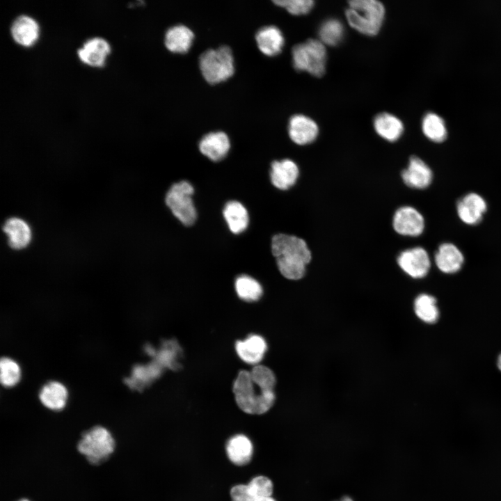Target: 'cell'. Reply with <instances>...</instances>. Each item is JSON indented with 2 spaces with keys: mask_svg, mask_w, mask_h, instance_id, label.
I'll return each instance as SVG.
<instances>
[{
  "mask_svg": "<svg viewBox=\"0 0 501 501\" xmlns=\"http://www.w3.org/2000/svg\"><path fill=\"white\" fill-rule=\"evenodd\" d=\"M404 183L413 189L427 188L432 182L433 173L429 166L420 158L412 156L406 168L401 172Z\"/></svg>",
  "mask_w": 501,
  "mask_h": 501,
  "instance_id": "cell-11",
  "label": "cell"
},
{
  "mask_svg": "<svg viewBox=\"0 0 501 501\" xmlns=\"http://www.w3.org/2000/svg\"><path fill=\"white\" fill-rule=\"evenodd\" d=\"M232 501H257L248 484H237L230 490Z\"/></svg>",
  "mask_w": 501,
  "mask_h": 501,
  "instance_id": "cell-34",
  "label": "cell"
},
{
  "mask_svg": "<svg viewBox=\"0 0 501 501\" xmlns=\"http://www.w3.org/2000/svg\"><path fill=\"white\" fill-rule=\"evenodd\" d=\"M348 3L345 15L349 26L363 35H376L385 18L383 4L377 0H351Z\"/></svg>",
  "mask_w": 501,
  "mask_h": 501,
  "instance_id": "cell-2",
  "label": "cell"
},
{
  "mask_svg": "<svg viewBox=\"0 0 501 501\" xmlns=\"http://www.w3.org/2000/svg\"><path fill=\"white\" fill-rule=\"evenodd\" d=\"M229 460L237 466H244L250 462L253 453L251 440L245 435L237 434L231 437L225 446Z\"/></svg>",
  "mask_w": 501,
  "mask_h": 501,
  "instance_id": "cell-20",
  "label": "cell"
},
{
  "mask_svg": "<svg viewBox=\"0 0 501 501\" xmlns=\"http://www.w3.org/2000/svg\"><path fill=\"white\" fill-rule=\"evenodd\" d=\"M434 260L436 267L440 271L454 273L461 269L464 262V256L456 246L446 242L438 246Z\"/></svg>",
  "mask_w": 501,
  "mask_h": 501,
  "instance_id": "cell-15",
  "label": "cell"
},
{
  "mask_svg": "<svg viewBox=\"0 0 501 501\" xmlns=\"http://www.w3.org/2000/svg\"><path fill=\"white\" fill-rule=\"evenodd\" d=\"M273 3L295 15L308 13L315 5L312 0H276Z\"/></svg>",
  "mask_w": 501,
  "mask_h": 501,
  "instance_id": "cell-33",
  "label": "cell"
},
{
  "mask_svg": "<svg viewBox=\"0 0 501 501\" xmlns=\"http://www.w3.org/2000/svg\"><path fill=\"white\" fill-rule=\"evenodd\" d=\"M10 33L13 40L24 47L32 45L37 40L39 27L32 17L22 15L17 17L12 22Z\"/></svg>",
  "mask_w": 501,
  "mask_h": 501,
  "instance_id": "cell-18",
  "label": "cell"
},
{
  "mask_svg": "<svg viewBox=\"0 0 501 501\" xmlns=\"http://www.w3.org/2000/svg\"><path fill=\"white\" fill-rule=\"evenodd\" d=\"M193 187L186 181H181L171 186L166 196V203L173 215L185 225L195 222L197 214L191 196Z\"/></svg>",
  "mask_w": 501,
  "mask_h": 501,
  "instance_id": "cell-7",
  "label": "cell"
},
{
  "mask_svg": "<svg viewBox=\"0 0 501 501\" xmlns=\"http://www.w3.org/2000/svg\"><path fill=\"white\" fill-rule=\"evenodd\" d=\"M250 372H239L234 382L235 400L244 412L260 415L267 412L275 401L273 391L257 390Z\"/></svg>",
  "mask_w": 501,
  "mask_h": 501,
  "instance_id": "cell-3",
  "label": "cell"
},
{
  "mask_svg": "<svg viewBox=\"0 0 501 501\" xmlns=\"http://www.w3.org/2000/svg\"><path fill=\"white\" fill-rule=\"evenodd\" d=\"M193 38L194 33L190 28L183 24H177L166 31L164 44L170 51L184 54L189 50Z\"/></svg>",
  "mask_w": 501,
  "mask_h": 501,
  "instance_id": "cell-19",
  "label": "cell"
},
{
  "mask_svg": "<svg viewBox=\"0 0 501 501\" xmlns=\"http://www.w3.org/2000/svg\"><path fill=\"white\" fill-rule=\"evenodd\" d=\"M265 340L259 335H253L235 344L236 351L240 358L248 364H257L267 351Z\"/></svg>",
  "mask_w": 501,
  "mask_h": 501,
  "instance_id": "cell-22",
  "label": "cell"
},
{
  "mask_svg": "<svg viewBox=\"0 0 501 501\" xmlns=\"http://www.w3.org/2000/svg\"><path fill=\"white\" fill-rule=\"evenodd\" d=\"M77 448L90 463L97 465L111 456L116 448V441L106 428L95 426L82 435Z\"/></svg>",
  "mask_w": 501,
  "mask_h": 501,
  "instance_id": "cell-5",
  "label": "cell"
},
{
  "mask_svg": "<svg viewBox=\"0 0 501 501\" xmlns=\"http://www.w3.org/2000/svg\"><path fill=\"white\" fill-rule=\"evenodd\" d=\"M290 139L300 145L312 143L319 134V127L315 120L303 114L292 116L288 123Z\"/></svg>",
  "mask_w": 501,
  "mask_h": 501,
  "instance_id": "cell-10",
  "label": "cell"
},
{
  "mask_svg": "<svg viewBox=\"0 0 501 501\" xmlns=\"http://www.w3.org/2000/svg\"><path fill=\"white\" fill-rule=\"evenodd\" d=\"M292 56L296 70L307 72L315 77L324 74L327 54L326 46L319 40L308 39L294 45Z\"/></svg>",
  "mask_w": 501,
  "mask_h": 501,
  "instance_id": "cell-6",
  "label": "cell"
},
{
  "mask_svg": "<svg viewBox=\"0 0 501 501\" xmlns=\"http://www.w3.org/2000/svg\"><path fill=\"white\" fill-rule=\"evenodd\" d=\"M17 501H30V500H28V499H26V498H22V499H20V500H17Z\"/></svg>",
  "mask_w": 501,
  "mask_h": 501,
  "instance_id": "cell-38",
  "label": "cell"
},
{
  "mask_svg": "<svg viewBox=\"0 0 501 501\" xmlns=\"http://www.w3.org/2000/svg\"><path fill=\"white\" fill-rule=\"evenodd\" d=\"M373 125L377 134L389 142L398 140L404 132L401 120L388 113L377 114L374 118Z\"/></svg>",
  "mask_w": 501,
  "mask_h": 501,
  "instance_id": "cell-21",
  "label": "cell"
},
{
  "mask_svg": "<svg viewBox=\"0 0 501 501\" xmlns=\"http://www.w3.org/2000/svg\"><path fill=\"white\" fill-rule=\"evenodd\" d=\"M3 231L8 237V244L15 249L26 247L31 241V232L28 224L18 218H11L6 221Z\"/></svg>",
  "mask_w": 501,
  "mask_h": 501,
  "instance_id": "cell-23",
  "label": "cell"
},
{
  "mask_svg": "<svg viewBox=\"0 0 501 501\" xmlns=\"http://www.w3.org/2000/svg\"><path fill=\"white\" fill-rule=\"evenodd\" d=\"M257 501H276V500L274 498H273L271 496H270V497H267V498L259 499Z\"/></svg>",
  "mask_w": 501,
  "mask_h": 501,
  "instance_id": "cell-35",
  "label": "cell"
},
{
  "mask_svg": "<svg viewBox=\"0 0 501 501\" xmlns=\"http://www.w3.org/2000/svg\"><path fill=\"white\" fill-rule=\"evenodd\" d=\"M344 28L342 23L336 18L324 21L318 30L319 40L324 45L336 46L342 40Z\"/></svg>",
  "mask_w": 501,
  "mask_h": 501,
  "instance_id": "cell-26",
  "label": "cell"
},
{
  "mask_svg": "<svg viewBox=\"0 0 501 501\" xmlns=\"http://www.w3.org/2000/svg\"><path fill=\"white\" fill-rule=\"evenodd\" d=\"M199 67L204 79L211 84L224 81L234 72V57L226 45L205 51L199 58Z\"/></svg>",
  "mask_w": 501,
  "mask_h": 501,
  "instance_id": "cell-4",
  "label": "cell"
},
{
  "mask_svg": "<svg viewBox=\"0 0 501 501\" xmlns=\"http://www.w3.org/2000/svg\"><path fill=\"white\" fill-rule=\"evenodd\" d=\"M255 40L260 51L269 56L278 55L285 44L282 31L273 25L260 28L255 34Z\"/></svg>",
  "mask_w": 501,
  "mask_h": 501,
  "instance_id": "cell-17",
  "label": "cell"
},
{
  "mask_svg": "<svg viewBox=\"0 0 501 501\" xmlns=\"http://www.w3.org/2000/svg\"><path fill=\"white\" fill-rule=\"evenodd\" d=\"M497 365L499 369L501 371V354L498 356Z\"/></svg>",
  "mask_w": 501,
  "mask_h": 501,
  "instance_id": "cell-37",
  "label": "cell"
},
{
  "mask_svg": "<svg viewBox=\"0 0 501 501\" xmlns=\"http://www.w3.org/2000/svg\"><path fill=\"white\" fill-rule=\"evenodd\" d=\"M487 209L486 200L476 193H469L461 198L456 204L459 218L466 224L479 223Z\"/></svg>",
  "mask_w": 501,
  "mask_h": 501,
  "instance_id": "cell-12",
  "label": "cell"
},
{
  "mask_svg": "<svg viewBox=\"0 0 501 501\" xmlns=\"http://www.w3.org/2000/svg\"><path fill=\"white\" fill-rule=\"evenodd\" d=\"M400 269L413 278H422L431 268V260L427 251L415 246L401 251L397 258Z\"/></svg>",
  "mask_w": 501,
  "mask_h": 501,
  "instance_id": "cell-8",
  "label": "cell"
},
{
  "mask_svg": "<svg viewBox=\"0 0 501 501\" xmlns=\"http://www.w3.org/2000/svg\"><path fill=\"white\" fill-rule=\"evenodd\" d=\"M271 252L280 273L286 278H302L312 259L306 241L301 237L287 234H275L271 240Z\"/></svg>",
  "mask_w": 501,
  "mask_h": 501,
  "instance_id": "cell-1",
  "label": "cell"
},
{
  "mask_svg": "<svg viewBox=\"0 0 501 501\" xmlns=\"http://www.w3.org/2000/svg\"><path fill=\"white\" fill-rule=\"evenodd\" d=\"M392 228L401 235L418 237L424 230V218L415 207L402 206L395 211L392 216Z\"/></svg>",
  "mask_w": 501,
  "mask_h": 501,
  "instance_id": "cell-9",
  "label": "cell"
},
{
  "mask_svg": "<svg viewBox=\"0 0 501 501\" xmlns=\"http://www.w3.org/2000/svg\"><path fill=\"white\" fill-rule=\"evenodd\" d=\"M422 129L424 134L432 141L440 143L447 137L445 121L436 113L430 112L424 116Z\"/></svg>",
  "mask_w": 501,
  "mask_h": 501,
  "instance_id": "cell-28",
  "label": "cell"
},
{
  "mask_svg": "<svg viewBox=\"0 0 501 501\" xmlns=\"http://www.w3.org/2000/svg\"><path fill=\"white\" fill-rule=\"evenodd\" d=\"M109 52V43L99 37L87 40L77 50L79 59L84 63L93 67L102 66Z\"/></svg>",
  "mask_w": 501,
  "mask_h": 501,
  "instance_id": "cell-16",
  "label": "cell"
},
{
  "mask_svg": "<svg viewBox=\"0 0 501 501\" xmlns=\"http://www.w3.org/2000/svg\"><path fill=\"white\" fill-rule=\"evenodd\" d=\"M39 398L46 408L52 411H61L66 405L67 391L62 383L51 381L42 388Z\"/></svg>",
  "mask_w": 501,
  "mask_h": 501,
  "instance_id": "cell-24",
  "label": "cell"
},
{
  "mask_svg": "<svg viewBox=\"0 0 501 501\" xmlns=\"http://www.w3.org/2000/svg\"><path fill=\"white\" fill-rule=\"evenodd\" d=\"M250 372L253 381L257 385L265 390L273 391L276 377L269 368L263 365H257L254 367Z\"/></svg>",
  "mask_w": 501,
  "mask_h": 501,
  "instance_id": "cell-31",
  "label": "cell"
},
{
  "mask_svg": "<svg viewBox=\"0 0 501 501\" xmlns=\"http://www.w3.org/2000/svg\"><path fill=\"white\" fill-rule=\"evenodd\" d=\"M21 378L19 365L11 358L3 357L0 361V381L5 387L15 385Z\"/></svg>",
  "mask_w": 501,
  "mask_h": 501,
  "instance_id": "cell-30",
  "label": "cell"
},
{
  "mask_svg": "<svg viewBox=\"0 0 501 501\" xmlns=\"http://www.w3.org/2000/svg\"><path fill=\"white\" fill-rule=\"evenodd\" d=\"M299 175V169L297 164L289 159L274 161L271 163V182L278 189L287 190L294 186Z\"/></svg>",
  "mask_w": 501,
  "mask_h": 501,
  "instance_id": "cell-13",
  "label": "cell"
},
{
  "mask_svg": "<svg viewBox=\"0 0 501 501\" xmlns=\"http://www.w3.org/2000/svg\"><path fill=\"white\" fill-rule=\"evenodd\" d=\"M230 142L223 132H212L205 134L199 143L200 152L214 161H218L228 154Z\"/></svg>",
  "mask_w": 501,
  "mask_h": 501,
  "instance_id": "cell-14",
  "label": "cell"
},
{
  "mask_svg": "<svg viewBox=\"0 0 501 501\" xmlns=\"http://www.w3.org/2000/svg\"><path fill=\"white\" fill-rule=\"evenodd\" d=\"M223 214L232 233L239 234L246 229L249 221L248 214L241 202L236 200L228 202L224 207Z\"/></svg>",
  "mask_w": 501,
  "mask_h": 501,
  "instance_id": "cell-25",
  "label": "cell"
},
{
  "mask_svg": "<svg viewBox=\"0 0 501 501\" xmlns=\"http://www.w3.org/2000/svg\"><path fill=\"white\" fill-rule=\"evenodd\" d=\"M234 286L238 296L246 301H255L262 294L260 284L248 276H239L235 280Z\"/></svg>",
  "mask_w": 501,
  "mask_h": 501,
  "instance_id": "cell-29",
  "label": "cell"
},
{
  "mask_svg": "<svg viewBox=\"0 0 501 501\" xmlns=\"http://www.w3.org/2000/svg\"><path fill=\"white\" fill-rule=\"evenodd\" d=\"M340 501H353V500L349 496H344Z\"/></svg>",
  "mask_w": 501,
  "mask_h": 501,
  "instance_id": "cell-36",
  "label": "cell"
},
{
  "mask_svg": "<svg viewBox=\"0 0 501 501\" xmlns=\"http://www.w3.org/2000/svg\"><path fill=\"white\" fill-rule=\"evenodd\" d=\"M414 311L417 317L426 323H434L439 317L436 299L427 294H421L416 297Z\"/></svg>",
  "mask_w": 501,
  "mask_h": 501,
  "instance_id": "cell-27",
  "label": "cell"
},
{
  "mask_svg": "<svg viewBox=\"0 0 501 501\" xmlns=\"http://www.w3.org/2000/svg\"><path fill=\"white\" fill-rule=\"evenodd\" d=\"M248 485L256 500L270 497L273 493V483L265 476L260 475L253 478Z\"/></svg>",
  "mask_w": 501,
  "mask_h": 501,
  "instance_id": "cell-32",
  "label": "cell"
}]
</instances>
